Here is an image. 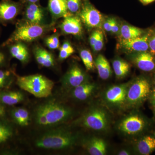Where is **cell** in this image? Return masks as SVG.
<instances>
[{"label":"cell","instance_id":"15","mask_svg":"<svg viewBox=\"0 0 155 155\" xmlns=\"http://www.w3.org/2000/svg\"><path fill=\"white\" fill-rule=\"evenodd\" d=\"M130 59L139 69L144 72H151L155 69V62L153 55L147 51L132 53Z\"/></svg>","mask_w":155,"mask_h":155},{"label":"cell","instance_id":"25","mask_svg":"<svg viewBox=\"0 0 155 155\" xmlns=\"http://www.w3.org/2000/svg\"><path fill=\"white\" fill-rule=\"evenodd\" d=\"M11 115L15 123L19 126L25 127L29 125L30 117L26 109L21 107L14 108L11 111Z\"/></svg>","mask_w":155,"mask_h":155},{"label":"cell","instance_id":"9","mask_svg":"<svg viewBox=\"0 0 155 155\" xmlns=\"http://www.w3.org/2000/svg\"><path fill=\"white\" fill-rule=\"evenodd\" d=\"M77 14L82 23L88 29L102 28L104 21L102 14L89 0H82V5Z\"/></svg>","mask_w":155,"mask_h":155},{"label":"cell","instance_id":"17","mask_svg":"<svg viewBox=\"0 0 155 155\" xmlns=\"http://www.w3.org/2000/svg\"><path fill=\"white\" fill-rule=\"evenodd\" d=\"M25 5L22 19L32 23L43 24L45 15L43 8L37 3H28Z\"/></svg>","mask_w":155,"mask_h":155},{"label":"cell","instance_id":"23","mask_svg":"<svg viewBox=\"0 0 155 155\" xmlns=\"http://www.w3.org/2000/svg\"><path fill=\"white\" fill-rule=\"evenodd\" d=\"M100 78L104 80H107L112 76V72L110 63L104 56L99 54L94 61Z\"/></svg>","mask_w":155,"mask_h":155},{"label":"cell","instance_id":"21","mask_svg":"<svg viewBox=\"0 0 155 155\" xmlns=\"http://www.w3.org/2000/svg\"><path fill=\"white\" fill-rule=\"evenodd\" d=\"M155 150V137L151 136H145L137 142L135 150L139 154L149 155Z\"/></svg>","mask_w":155,"mask_h":155},{"label":"cell","instance_id":"5","mask_svg":"<svg viewBox=\"0 0 155 155\" xmlns=\"http://www.w3.org/2000/svg\"><path fill=\"white\" fill-rule=\"evenodd\" d=\"M16 81L20 88L38 98L49 96L54 85L52 81L38 74L25 76H19L16 74Z\"/></svg>","mask_w":155,"mask_h":155},{"label":"cell","instance_id":"34","mask_svg":"<svg viewBox=\"0 0 155 155\" xmlns=\"http://www.w3.org/2000/svg\"><path fill=\"white\" fill-rule=\"evenodd\" d=\"M104 45V38L102 31L100 32L98 38L92 49L94 52H98L102 49Z\"/></svg>","mask_w":155,"mask_h":155},{"label":"cell","instance_id":"30","mask_svg":"<svg viewBox=\"0 0 155 155\" xmlns=\"http://www.w3.org/2000/svg\"><path fill=\"white\" fill-rule=\"evenodd\" d=\"M74 48L69 41H64L60 48L59 59L61 61H63L69 58L74 53Z\"/></svg>","mask_w":155,"mask_h":155},{"label":"cell","instance_id":"37","mask_svg":"<svg viewBox=\"0 0 155 155\" xmlns=\"http://www.w3.org/2000/svg\"><path fill=\"white\" fill-rule=\"evenodd\" d=\"M149 50L152 54H155V34L150 35L148 42Z\"/></svg>","mask_w":155,"mask_h":155},{"label":"cell","instance_id":"2","mask_svg":"<svg viewBox=\"0 0 155 155\" xmlns=\"http://www.w3.org/2000/svg\"><path fill=\"white\" fill-rule=\"evenodd\" d=\"M54 25V23H34L21 19L16 23L15 30L0 46L5 48L17 42L28 43L35 41L52 30Z\"/></svg>","mask_w":155,"mask_h":155},{"label":"cell","instance_id":"24","mask_svg":"<svg viewBox=\"0 0 155 155\" xmlns=\"http://www.w3.org/2000/svg\"><path fill=\"white\" fill-rule=\"evenodd\" d=\"M16 74L13 69H0V91L9 89L16 78Z\"/></svg>","mask_w":155,"mask_h":155},{"label":"cell","instance_id":"43","mask_svg":"<svg viewBox=\"0 0 155 155\" xmlns=\"http://www.w3.org/2000/svg\"><path fill=\"white\" fill-rule=\"evenodd\" d=\"M139 1L143 5H146L153 2H155V0H139Z\"/></svg>","mask_w":155,"mask_h":155},{"label":"cell","instance_id":"46","mask_svg":"<svg viewBox=\"0 0 155 155\" xmlns=\"http://www.w3.org/2000/svg\"><path fill=\"white\" fill-rule=\"evenodd\" d=\"M65 1H67V0H65Z\"/></svg>","mask_w":155,"mask_h":155},{"label":"cell","instance_id":"1","mask_svg":"<svg viewBox=\"0 0 155 155\" xmlns=\"http://www.w3.org/2000/svg\"><path fill=\"white\" fill-rule=\"evenodd\" d=\"M71 108L58 102L50 101L42 104L37 108L35 114L36 124L48 127L66 122L73 115Z\"/></svg>","mask_w":155,"mask_h":155},{"label":"cell","instance_id":"19","mask_svg":"<svg viewBox=\"0 0 155 155\" xmlns=\"http://www.w3.org/2000/svg\"><path fill=\"white\" fill-rule=\"evenodd\" d=\"M33 52L35 60L41 67L50 68L55 65V59L51 53L40 46L35 45Z\"/></svg>","mask_w":155,"mask_h":155},{"label":"cell","instance_id":"22","mask_svg":"<svg viewBox=\"0 0 155 155\" xmlns=\"http://www.w3.org/2000/svg\"><path fill=\"white\" fill-rule=\"evenodd\" d=\"M24 99V95L21 92L8 90L0 91V103L4 105L14 106Z\"/></svg>","mask_w":155,"mask_h":155},{"label":"cell","instance_id":"27","mask_svg":"<svg viewBox=\"0 0 155 155\" xmlns=\"http://www.w3.org/2000/svg\"><path fill=\"white\" fill-rule=\"evenodd\" d=\"M120 35L123 39H130L141 36L144 34V31L128 24H123L120 28Z\"/></svg>","mask_w":155,"mask_h":155},{"label":"cell","instance_id":"32","mask_svg":"<svg viewBox=\"0 0 155 155\" xmlns=\"http://www.w3.org/2000/svg\"><path fill=\"white\" fill-rule=\"evenodd\" d=\"M67 10L69 14H78L82 5V0H67Z\"/></svg>","mask_w":155,"mask_h":155},{"label":"cell","instance_id":"28","mask_svg":"<svg viewBox=\"0 0 155 155\" xmlns=\"http://www.w3.org/2000/svg\"><path fill=\"white\" fill-rule=\"evenodd\" d=\"M80 56L87 70L91 71L94 69V61L91 53L88 50L82 49L80 51Z\"/></svg>","mask_w":155,"mask_h":155},{"label":"cell","instance_id":"11","mask_svg":"<svg viewBox=\"0 0 155 155\" xmlns=\"http://www.w3.org/2000/svg\"><path fill=\"white\" fill-rule=\"evenodd\" d=\"M21 2L13 0L0 1V24L6 25L13 23L18 15L22 11Z\"/></svg>","mask_w":155,"mask_h":155},{"label":"cell","instance_id":"31","mask_svg":"<svg viewBox=\"0 0 155 155\" xmlns=\"http://www.w3.org/2000/svg\"><path fill=\"white\" fill-rule=\"evenodd\" d=\"M45 43L51 50H56L60 47V43L58 33H54L45 39Z\"/></svg>","mask_w":155,"mask_h":155},{"label":"cell","instance_id":"29","mask_svg":"<svg viewBox=\"0 0 155 155\" xmlns=\"http://www.w3.org/2000/svg\"><path fill=\"white\" fill-rule=\"evenodd\" d=\"M13 134V130L11 126L0 121V144L7 141Z\"/></svg>","mask_w":155,"mask_h":155},{"label":"cell","instance_id":"38","mask_svg":"<svg viewBox=\"0 0 155 155\" xmlns=\"http://www.w3.org/2000/svg\"><path fill=\"white\" fill-rule=\"evenodd\" d=\"M120 28L119 23L117 22L116 19L114 18V21H113V24L112 25V28H111V32L114 34H119L120 33Z\"/></svg>","mask_w":155,"mask_h":155},{"label":"cell","instance_id":"14","mask_svg":"<svg viewBox=\"0 0 155 155\" xmlns=\"http://www.w3.org/2000/svg\"><path fill=\"white\" fill-rule=\"evenodd\" d=\"M82 147L91 155H104L107 153V144L104 140L96 136L83 139Z\"/></svg>","mask_w":155,"mask_h":155},{"label":"cell","instance_id":"35","mask_svg":"<svg viewBox=\"0 0 155 155\" xmlns=\"http://www.w3.org/2000/svg\"><path fill=\"white\" fill-rule=\"evenodd\" d=\"M101 31L99 30V29H96V30L94 31L92 33H91V35L90 37L89 43L92 48H93V47L94 46L95 44Z\"/></svg>","mask_w":155,"mask_h":155},{"label":"cell","instance_id":"44","mask_svg":"<svg viewBox=\"0 0 155 155\" xmlns=\"http://www.w3.org/2000/svg\"><path fill=\"white\" fill-rule=\"evenodd\" d=\"M154 84L155 85V79H154Z\"/></svg>","mask_w":155,"mask_h":155},{"label":"cell","instance_id":"4","mask_svg":"<svg viewBox=\"0 0 155 155\" xmlns=\"http://www.w3.org/2000/svg\"><path fill=\"white\" fill-rule=\"evenodd\" d=\"M75 124L89 130L106 133L110 127V116L104 107L96 105L88 108Z\"/></svg>","mask_w":155,"mask_h":155},{"label":"cell","instance_id":"8","mask_svg":"<svg viewBox=\"0 0 155 155\" xmlns=\"http://www.w3.org/2000/svg\"><path fill=\"white\" fill-rule=\"evenodd\" d=\"M146 125V121L143 117L134 112L122 118L116 126L117 130L122 134L132 137L142 132Z\"/></svg>","mask_w":155,"mask_h":155},{"label":"cell","instance_id":"36","mask_svg":"<svg viewBox=\"0 0 155 155\" xmlns=\"http://www.w3.org/2000/svg\"><path fill=\"white\" fill-rule=\"evenodd\" d=\"M114 18H108L104 20L102 26L104 29L107 32H111L112 25L114 21Z\"/></svg>","mask_w":155,"mask_h":155},{"label":"cell","instance_id":"20","mask_svg":"<svg viewBox=\"0 0 155 155\" xmlns=\"http://www.w3.org/2000/svg\"><path fill=\"white\" fill-rule=\"evenodd\" d=\"M48 10L54 20L64 18L70 14L65 0H49Z\"/></svg>","mask_w":155,"mask_h":155},{"label":"cell","instance_id":"13","mask_svg":"<svg viewBox=\"0 0 155 155\" xmlns=\"http://www.w3.org/2000/svg\"><path fill=\"white\" fill-rule=\"evenodd\" d=\"M82 23L78 16L69 15L64 17L59 28L64 34L72 35L79 37L83 32Z\"/></svg>","mask_w":155,"mask_h":155},{"label":"cell","instance_id":"3","mask_svg":"<svg viewBox=\"0 0 155 155\" xmlns=\"http://www.w3.org/2000/svg\"><path fill=\"white\" fill-rule=\"evenodd\" d=\"M77 139V135L69 130L58 128L48 130L39 137L35 144L39 148L63 150L74 145Z\"/></svg>","mask_w":155,"mask_h":155},{"label":"cell","instance_id":"7","mask_svg":"<svg viewBox=\"0 0 155 155\" xmlns=\"http://www.w3.org/2000/svg\"><path fill=\"white\" fill-rule=\"evenodd\" d=\"M128 83L112 85L106 89L102 94L104 103L110 109L121 110L127 108L126 98Z\"/></svg>","mask_w":155,"mask_h":155},{"label":"cell","instance_id":"16","mask_svg":"<svg viewBox=\"0 0 155 155\" xmlns=\"http://www.w3.org/2000/svg\"><path fill=\"white\" fill-rule=\"evenodd\" d=\"M97 84L88 81L71 90V96L75 100L84 101L91 97L98 89Z\"/></svg>","mask_w":155,"mask_h":155},{"label":"cell","instance_id":"33","mask_svg":"<svg viewBox=\"0 0 155 155\" xmlns=\"http://www.w3.org/2000/svg\"><path fill=\"white\" fill-rule=\"evenodd\" d=\"M6 50V48L0 46V69L8 67L10 58H11L8 50Z\"/></svg>","mask_w":155,"mask_h":155},{"label":"cell","instance_id":"40","mask_svg":"<svg viewBox=\"0 0 155 155\" xmlns=\"http://www.w3.org/2000/svg\"><path fill=\"white\" fill-rule=\"evenodd\" d=\"M117 155H129L132 154V152L130 149L124 148L120 150L117 153Z\"/></svg>","mask_w":155,"mask_h":155},{"label":"cell","instance_id":"26","mask_svg":"<svg viewBox=\"0 0 155 155\" xmlns=\"http://www.w3.org/2000/svg\"><path fill=\"white\" fill-rule=\"evenodd\" d=\"M112 65L116 77L119 79L124 78L130 72V64L121 58L115 59L113 61Z\"/></svg>","mask_w":155,"mask_h":155},{"label":"cell","instance_id":"41","mask_svg":"<svg viewBox=\"0 0 155 155\" xmlns=\"http://www.w3.org/2000/svg\"><path fill=\"white\" fill-rule=\"evenodd\" d=\"M6 110L4 105L0 103V119L4 118L5 116Z\"/></svg>","mask_w":155,"mask_h":155},{"label":"cell","instance_id":"6","mask_svg":"<svg viewBox=\"0 0 155 155\" xmlns=\"http://www.w3.org/2000/svg\"><path fill=\"white\" fill-rule=\"evenodd\" d=\"M149 80L140 76L129 82L127 87V108H135L141 106L149 97L151 92Z\"/></svg>","mask_w":155,"mask_h":155},{"label":"cell","instance_id":"39","mask_svg":"<svg viewBox=\"0 0 155 155\" xmlns=\"http://www.w3.org/2000/svg\"><path fill=\"white\" fill-rule=\"evenodd\" d=\"M150 102L152 105L155 107V86L153 89L152 91H151L149 97Z\"/></svg>","mask_w":155,"mask_h":155},{"label":"cell","instance_id":"12","mask_svg":"<svg viewBox=\"0 0 155 155\" xmlns=\"http://www.w3.org/2000/svg\"><path fill=\"white\" fill-rule=\"evenodd\" d=\"M150 35L148 33L130 39H121L119 43V47L130 54L147 51L149 50L148 42Z\"/></svg>","mask_w":155,"mask_h":155},{"label":"cell","instance_id":"45","mask_svg":"<svg viewBox=\"0 0 155 155\" xmlns=\"http://www.w3.org/2000/svg\"><path fill=\"white\" fill-rule=\"evenodd\" d=\"M154 112H155V107Z\"/></svg>","mask_w":155,"mask_h":155},{"label":"cell","instance_id":"18","mask_svg":"<svg viewBox=\"0 0 155 155\" xmlns=\"http://www.w3.org/2000/svg\"><path fill=\"white\" fill-rule=\"evenodd\" d=\"M11 58H14L22 64L28 63L30 58L29 51L25 43L17 42L6 47Z\"/></svg>","mask_w":155,"mask_h":155},{"label":"cell","instance_id":"42","mask_svg":"<svg viewBox=\"0 0 155 155\" xmlns=\"http://www.w3.org/2000/svg\"><path fill=\"white\" fill-rule=\"evenodd\" d=\"M39 0H21L20 2L23 4H28V3H38Z\"/></svg>","mask_w":155,"mask_h":155},{"label":"cell","instance_id":"10","mask_svg":"<svg viewBox=\"0 0 155 155\" xmlns=\"http://www.w3.org/2000/svg\"><path fill=\"white\" fill-rule=\"evenodd\" d=\"M90 80L87 73L76 64L71 66L61 78V82L64 88L72 90L81 84Z\"/></svg>","mask_w":155,"mask_h":155}]
</instances>
